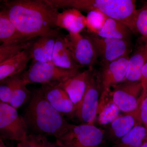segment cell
I'll list each match as a JSON object with an SVG mask.
<instances>
[{
    "label": "cell",
    "instance_id": "obj_1",
    "mask_svg": "<svg viewBox=\"0 0 147 147\" xmlns=\"http://www.w3.org/2000/svg\"><path fill=\"white\" fill-rule=\"evenodd\" d=\"M0 12L6 16L21 34L29 39L59 35L58 9L46 0L3 1Z\"/></svg>",
    "mask_w": 147,
    "mask_h": 147
},
{
    "label": "cell",
    "instance_id": "obj_2",
    "mask_svg": "<svg viewBox=\"0 0 147 147\" xmlns=\"http://www.w3.org/2000/svg\"><path fill=\"white\" fill-rule=\"evenodd\" d=\"M23 117L33 133L50 135L56 139L65 134L71 125L47 101L41 88L31 94Z\"/></svg>",
    "mask_w": 147,
    "mask_h": 147
},
{
    "label": "cell",
    "instance_id": "obj_3",
    "mask_svg": "<svg viewBox=\"0 0 147 147\" xmlns=\"http://www.w3.org/2000/svg\"><path fill=\"white\" fill-rule=\"evenodd\" d=\"M57 9L68 7L78 10L100 11L108 18L120 21L131 32L137 33L135 21L137 9L134 0H47Z\"/></svg>",
    "mask_w": 147,
    "mask_h": 147
},
{
    "label": "cell",
    "instance_id": "obj_4",
    "mask_svg": "<svg viewBox=\"0 0 147 147\" xmlns=\"http://www.w3.org/2000/svg\"><path fill=\"white\" fill-rule=\"evenodd\" d=\"M79 68L66 69L58 67L50 62L32 61L30 67L22 72L25 83L42 85L59 84L80 72Z\"/></svg>",
    "mask_w": 147,
    "mask_h": 147
},
{
    "label": "cell",
    "instance_id": "obj_5",
    "mask_svg": "<svg viewBox=\"0 0 147 147\" xmlns=\"http://www.w3.org/2000/svg\"><path fill=\"white\" fill-rule=\"evenodd\" d=\"M90 71L86 89L82 100L75 110L74 115L85 123L94 124L98 110L100 92L101 91L100 77Z\"/></svg>",
    "mask_w": 147,
    "mask_h": 147
},
{
    "label": "cell",
    "instance_id": "obj_6",
    "mask_svg": "<svg viewBox=\"0 0 147 147\" xmlns=\"http://www.w3.org/2000/svg\"><path fill=\"white\" fill-rule=\"evenodd\" d=\"M104 132L94 124H71L67 131L58 139L68 147H100Z\"/></svg>",
    "mask_w": 147,
    "mask_h": 147
},
{
    "label": "cell",
    "instance_id": "obj_7",
    "mask_svg": "<svg viewBox=\"0 0 147 147\" xmlns=\"http://www.w3.org/2000/svg\"><path fill=\"white\" fill-rule=\"evenodd\" d=\"M28 129L17 109L0 101V138L20 142L28 134Z\"/></svg>",
    "mask_w": 147,
    "mask_h": 147
},
{
    "label": "cell",
    "instance_id": "obj_8",
    "mask_svg": "<svg viewBox=\"0 0 147 147\" xmlns=\"http://www.w3.org/2000/svg\"><path fill=\"white\" fill-rule=\"evenodd\" d=\"M85 34L93 45L102 65L131 52L129 40L101 37L92 33Z\"/></svg>",
    "mask_w": 147,
    "mask_h": 147
},
{
    "label": "cell",
    "instance_id": "obj_9",
    "mask_svg": "<svg viewBox=\"0 0 147 147\" xmlns=\"http://www.w3.org/2000/svg\"><path fill=\"white\" fill-rule=\"evenodd\" d=\"M113 87V101L119 110L127 113L138 108L144 93L141 81L131 82L125 80Z\"/></svg>",
    "mask_w": 147,
    "mask_h": 147
},
{
    "label": "cell",
    "instance_id": "obj_10",
    "mask_svg": "<svg viewBox=\"0 0 147 147\" xmlns=\"http://www.w3.org/2000/svg\"><path fill=\"white\" fill-rule=\"evenodd\" d=\"M67 48L77 64L92 69L98 57L93 45L85 34L69 33L64 37Z\"/></svg>",
    "mask_w": 147,
    "mask_h": 147
},
{
    "label": "cell",
    "instance_id": "obj_11",
    "mask_svg": "<svg viewBox=\"0 0 147 147\" xmlns=\"http://www.w3.org/2000/svg\"><path fill=\"white\" fill-rule=\"evenodd\" d=\"M129 53L115 60L103 65L101 76V98H105L110 88L125 81L127 74Z\"/></svg>",
    "mask_w": 147,
    "mask_h": 147
},
{
    "label": "cell",
    "instance_id": "obj_12",
    "mask_svg": "<svg viewBox=\"0 0 147 147\" xmlns=\"http://www.w3.org/2000/svg\"><path fill=\"white\" fill-rule=\"evenodd\" d=\"M40 88L46 100L54 109L63 116H74V104L59 84L42 85Z\"/></svg>",
    "mask_w": 147,
    "mask_h": 147
},
{
    "label": "cell",
    "instance_id": "obj_13",
    "mask_svg": "<svg viewBox=\"0 0 147 147\" xmlns=\"http://www.w3.org/2000/svg\"><path fill=\"white\" fill-rule=\"evenodd\" d=\"M147 62V39L142 36L137 40L133 53L129 59L126 81H140L141 71Z\"/></svg>",
    "mask_w": 147,
    "mask_h": 147
},
{
    "label": "cell",
    "instance_id": "obj_14",
    "mask_svg": "<svg viewBox=\"0 0 147 147\" xmlns=\"http://www.w3.org/2000/svg\"><path fill=\"white\" fill-rule=\"evenodd\" d=\"M59 35L43 36L34 38L29 47L32 61L43 63L51 62L55 41Z\"/></svg>",
    "mask_w": 147,
    "mask_h": 147
},
{
    "label": "cell",
    "instance_id": "obj_15",
    "mask_svg": "<svg viewBox=\"0 0 147 147\" xmlns=\"http://www.w3.org/2000/svg\"><path fill=\"white\" fill-rule=\"evenodd\" d=\"M86 25V16L80 10L74 8L59 12L56 21L57 27L66 30L69 33H81Z\"/></svg>",
    "mask_w": 147,
    "mask_h": 147
},
{
    "label": "cell",
    "instance_id": "obj_16",
    "mask_svg": "<svg viewBox=\"0 0 147 147\" xmlns=\"http://www.w3.org/2000/svg\"><path fill=\"white\" fill-rule=\"evenodd\" d=\"M79 72L75 76L59 84L68 94L75 106V110L84 96L86 89L87 80L91 69Z\"/></svg>",
    "mask_w": 147,
    "mask_h": 147
},
{
    "label": "cell",
    "instance_id": "obj_17",
    "mask_svg": "<svg viewBox=\"0 0 147 147\" xmlns=\"http://www.w3.org/2000/svg\"><path fill=\"white\" fill-rule=\"evenodd\" d=\"M137 125H142L139 118V106L136 110L125 113L113 120L110 127V136L118 140Z\"/></svg>",
    "mask_w": 147,
    "mask_h": 147
},
{
    "label": "cell",
    "instance_id": "obj_18",
    "mask_svg": "<svg viewBox=\"0 0 147 147\" xmlns=\"http://www.w3.org/2000/svg\"><path fill=\"white\" fill-rule=\"evenodd\" d=\"M31 59L29 47L0 64V82L22 73Z\"/></svg>",
    "mask_w": 147,
    "mask_h": 147
},
{
    "label": "cell",
    "instance_id": "obj_19",
    "mask_svg": "<svg viewBox=\"0 0 147 147\" xmlns=\"http://www.w3.org/2000/svg\"><path fill=\"white\" fill-rule=\"evenodd\" d=\"M51 62L58 67L66 69L81 67L72 58L66 44L64 37L60 35H59L56 38Z\"/></svg>",
    "mask_w": 147,
    "mask_h": 147
},
{
    "label": "cell",
    "instance_id": "obj_20",
    "mask_svg": "<svg viewBox=\"0 0 147 147\" xmlns=\"http://www.w3.org/2000/svg\"><path fill=\"white\" fill-rule=\"evenodd\" d=\"M131 32L128 27L123 23L108 18L103 26L95 34L101 37L129 40Z\"/></svg>",
    "mask_w": 147,
    "mask_h": 147
},
{
    "label": "cell",
    "instance_id": "obj_21",
    "mask_svg": "<svg viewBox=\"0 0 147 147\" xmlns=\"http://www.w3.org/2000/svg\"><path fill=\"white\" fill-rule=\"evenodd\" d=\"M147 140V129L137 125L128 133L117 140L113 147H140Z\"/></svg>",
    "mask_w": 147,
    "mask_h": 147
},
{
    "label": "cell",
    "instance_id": "obj_22",
    "mask_svg": "<svg viewBox=\"0 0 147 147\" xmlns=\"http://www.w3.org/2000/svg\"><path fill=\"white\" fill-rule=\"evenodd\" d=\"M30 40L21 34L8 18L0 12V41L2 43L22 42Z\"/></svg>",
    "mask_w": 147,
    "mask_h": 147
},
{
    "label": "cell",
    "instance_id": "obj_23",
    "mask_svg": "<svg viewBox=\"0 0 147 147\" xmlns=\"http://www.w3.org/2000/svg\"><path fill=\"white\" fill-rule=\"evenodd\" d=\"M22 73L18 74L9 104L16 109L21 107L30 98L31 93L27 87Z\"/></svg>",
    "mask_w": 147,
    "mask_h": 147
},
{
    "label": "cell",
    "instance_id": "obj_24",
    "mask_svg": "<svg viewBox=\"0 0 147 147\" xmlns=\"http://www.w3.org/2000/svg\"><path fill=\"white\" fill-rule=\"evenodd\" d=\"M33 39L22 42L0 44V64L21 51L28 49Z\"/></svg>",
    "mask_w": 147,
    "mask_h": 147
},
{
    "label": "cell",
    "instance_id": "obj_25",
    "mask_svg": "<svg viewBox=\"0 0 147 147\" xmlns=\"http://www.w3.org/2000/svg\"><path fill=\"white\" fill-rule=\"evenodd\" d=\"M16 147H57L55 143L48 140L42 134L30 133L23 141L18 142Z\"/></svg>",
    "mask_w": 147,
    "mask_h": 147
},
{
    "label": "cell",
    "instance_id": "obj_26",
    "mask_svg": "<svg viewBox=\"0 0 147 147\" xmlns=\"http://www.w3.org/2000/svg\"><path fill=\"white\" fill-rule=\"evenodd\" d=\"M108 18L98 11H89L86 16V27L90 33L95 34L103 26Z\"/></svg>",
    "mask_w": 147,
    "mask_h": 147
},
{
    "label": "cell",
    "instance_id": "obj_27",
    "mask_svg": "<svg viewBox=\"0 0 147 147\" xmlns=\"http://www.w3.org/2000/svg\"><path fill=\"white\" fill-rule=\"evenodd\" d=\"M17 74L0 82V101L9 104L11 98Z\"/></svg>",
    "mask_w": 147,
    "mask_h": 147
},
{
    "label": "cell",
    "instance_id": "obj_28",
    "mask_svg": "<svg viewBox=\"0 0 147 147\" xmlns=\"http://www.w3.org/2000/svg\"><path fill=\"white\" fill-rule=\"evenodd\" d=\"M135 27L138 32L147 39V5L137 9L135 21Z\"/></svg>",
    "mask_w": 147,
    "mask_h": 147
},
{
    "label": "cell",
    "instance_id": "obj_29",
    "mask_svg": "<svg viewBox=\"0 0 147 147\" xmlns=\"http://www.w3.org/2000/svg\"><path fill=\"white\" fill-rule=\"evenodd\" d=\"M139 118L142 125L147 129V93L144 90L139 106Z\"/></svg>",
    "mask_w": 147,
    "mask_h": 147
},
{
    "label": "cell",
    "instance_id": "obj_30",
    "mask_svg": "<svg viewBox=\"0 0 147 147\" xmlns=\"http://www.w3.org/2000/svg\"><path fill=\"white\" fill-rule=\"evenodd\" d=\"M140 81L142 83L143 89L144 90L147 82V62L142 69Z\"/></svg>",
    "mask_w": 147,
    "mask_h": 147
},
{
    "label": "cell",
    "instance_id": "obj_31",
    "mask_svg": "<svg viewBox=\"0 0 147 147\" xmlns=\"http://www.w3.org/2000/svg\"><path fill=\"white\" fill-rule=\"evenodd\" d=\"M55 144H56L57 147H68L65 146L63 144H62L58 139L56 140V142H55Z\"/></svg>",
    "mask_w": 147,
    "mask_h": 147
},
{
    "label": "cell",
    "instance_id": "obj_32",
    "mask_svg": "<svg viewBox=\"0 0 147 147\" xmlns=\"http://www.w3.org/2000/svg\"><path fill=\"white\" fill-rule=\"evenodd\" d=\"M140 147H147V140L144 142V144Z\"/></svg>",
    "mask_w": 147,
    "mask_h": 147
},
{
    "label": "cell",
    "instance_id": "obj_33",
    "mask_svg": "<svg viewBox=\"0 0 147 147\" xmlns=\"http://www.w3.org/2000/svg\"><path fill=\"white\" fill-rule=\"evenodd\" d=\"M0 147H6L3 143L2 141L1 140V138H0Z\"/></svg>",
    "mask_w": 147,
    "mask_h": 147
},
{
    "label": "cell",
    "instance_id": "obj_34",
    "mask_svg": "<svg viewBox=\"0 0 147 147\" xmlns=\"http://www.w3.org/2000/svg\"><path fill=\"white\" fill-rule=\"evenodd\" d=\"M144 90V91L146 92L147 93V82L146 86V88H145V89Z\"/></svg>",
    "mask_w": 147,
    "mask_h": 147
},
{
    "label": "cell",
    "instance_id": "obj_35",
    "mask_svg": "<svg viewBox=\"0 0 147 147\" xmlns=\"http://www.w3.org/2000/svg\"><path fill=\"white\" fill-rule=\"evenodd\" d=\"M1 43H2V42H1V41H0V44H1Z\"/></svg>",
    "mask_w": 147,
    "mask_h": 147
},
{
    "label": "cell",
    "instance_id": "obj_36",
    "mask_svg": "<svg viewBox=\"0 0 147 147\" xmlns=\"http://www.w3.org/2000/svg\"><path fill=\"white\" fill-rule=\"evenodd\" d=\"M146 5H147V4H146Z\"/></svg>",
    "mask_w": 147,
    "mask_h": 147
}]
</instances>
